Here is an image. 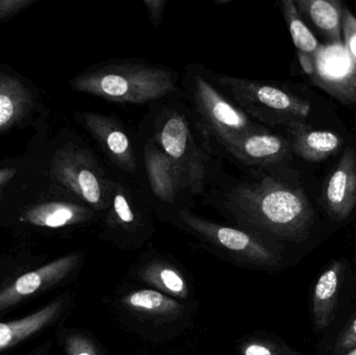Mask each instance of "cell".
I'll return each mask as SVG.
<instances>
[{"mask_svg":"<svg viewBox=\"0 0 356 355\" xmlns=\"http://www.w3.org/2000/svg\"><path fill=\"white\" fill-rule=\"evenodd\" d=\"M276 168L247 170L238 179L216 181L203 196L241 229L301 243L311 233L315 214L305 194L278 179Z\"/></svg>","mask_w":356,"mask_h":355,"instance_id":"6da1fadb","label":"cell"},{"mask_svg":"<svg viewBox=\"0 0 356 355\" xmlns=\"http://www.w3.org/2000/svg\"><path fill=\"white\" fill-rule=\"evenodd\" d=\"M144 135L149 137L184 175L193 196H203L218 179L211 148L188 116L179 95L159 102L147 115Z\"/></svg>","mask_w":356,"mask_h":355,"instance_id":"7a4b0ae2","label":"cell"},{"mask_svg":"<svg viewBox=\"0 0 356 355\" xmlns=\"http://www.w3.org/2000/svg\"><path fill=\"white\" fill-rule=\"evenodd\" d=\"M73 85L83 93L119 104H159L180 93L172 69L143 60L104 63L79 75Z\"/></svg>","mask_w":356,"mask_h":355,"instance_id":"3957f363","label":"cell"},{"mask_svg":"<svg viewBox=\"0 0 356 355\" xmlns=\"http://www.w3.org/2000/svg\"><path fill=\"white\" fill-rule=\"evenodd\" d=\"M179 87L188 116L213 154H222L238 138L263 126L224 95L202 65H188Z\"/></svg>","mask_w":356,"mask_h":355,"instance_id":"277c9868","label":"cell"},{"mask_svg":"<svg viewBox=\"0 0 356 355\" xmlns=\"http://www.w3.org/2000/svg\"><path fill=\"white\" fill-rule=\"evenodd\" d=\"M209 75L232 104L263 126L291 129L305 124L311 114L309 101L280 85L211 71Z\"/></svg>","mask_w":356,"mask_h":355,"instance_id":"5b68a950","label":"cell"},{"mask_svg":"<svg viewBox=\"0 0 356 355\" xmlns=\"http://www.w3.org/2000/svg\"><path fill=\"white\" fill-rule=\"evenodd\" d=\"M138 144V185L149 204L175 208L177 215L178 204L193 196L184 175L149 137L142 133Z\"/></svg>","mask_w":356,"mask_h":355,"instance_id":"8992f818","label":"cell"},{"mask_svg":"<svg viewBox=\"0 0 356 355\" xmlns=\"http://www.w3.org/2000/svg\"><path fill=\"white\" fill-rule=\"evenodd\" d=\"M56 172L60 183L92 210L106 212L113 174L106 172L89 149L71 145L63 150Z\"/></svg>","mask_w":356,"mask_h":355,"instance_id":"52a82bcc","label":"cell"},{"mask_svg":"<svg viewBox=\"0 0 356 355\" xmlns=\"http://www.w3.org/2000/svg\"><path fill=\"white\" fill-rule=\"evenodd\" d=\"M178 220L188 231L205 241L238 258L259 266H276L280 258L267 244L252 231L219 224L186 210L177 213Z\"/></svg>","mask_w":356,"mask_h":355,"instance_id":"ba28073f","label":"cell"},{"mask_svg":"<svg viewBox=\"0 0 356 355\" xmlns=\"http://www.w3.org/2000/svg\"><path fill=\"white\" fill-rule=\"evenodd\" d=\"M81 121L118 174L138 181L137 150L124 123L113 115L85 113Z\"/></svg>","mask_w":356,"mask_h":355,"instance_id":"9c48e42d","label":"cell"},{"mask_svg":"<svg viewBox=\"0 0 356 355\" xmlns=\"http://www.w3.org/2000/svg\"><path fill=\"white\" fill-rule=\"evenodd\" d=\"M149 202L137 181L123 175L113 174L110 199L106 208L108 231L124 235H138L149 224Z\"/></svg>","mask_w":356,"mask_h":355,"instance_id":"30bf717a","label":"cell"},{"mask_svg":"<svg viewBox=\"0 0 356 355\" xmlns=\"http://www.w3.org/2000/svg\"><path fill=\"white\" fill-rule=\"evenodd\" d=\"M292 154L288 138L277 135L266 126L242 135L222 152L247 170L284 166Z\"/></svg>","mask_w":356,"mask_h":355,"instance_id":"8fae6325","label":"cell"},{"mask_svg":"<svg viewBox=\"0 0 356 355\" xmlns=\"http://www.w3.org/2000/svg\"><path fill=\"white\" fill-rule=\"evenodd\" d=\"M322 204L336 221L348 219L356 208V152L346 148L322 190Z\"/></svg>","mask_w":356,"mask_h":355,"instance_id":"7c38bea8","label":"cell"},{"mask_svg":"<svg viewBox=\"0 0 356 355\" xmlns=\"http://www.w3.org/2000/svg\"><path fill=\"white\" fill-rule=\"evenodd\" d=\"M77 261L79 256L74 254L65 256L19 277L12 286L0 293V310L12 306L26 296L35 294L44 286L46 287L64 279L74 268Z\"/></svg>","mask_w":356,"mask_h":355,"instance_id":"4fadbf2b","label":"cell"},{"mask_svg":"<svg viewBox=\"0 0 356 355\" xmlns=\"http://www.w3.org/2000/svg\"><path fill=\"white\" fill-rule=\"evenodd\" d=\"M292 152L307 162H322L340 151L344 139L334 131L312 129L305 124L286 129Z\"/></svg>","mask_w":356,"mask_h":355,"instance_id":"5bb4252c","label":"cell"},{"mask_svg":"<svg viewBox=\"0 0 356 355\" xmlns=\"http://www.w3.org/2000/svg\"><path fill=\"white\" fill-rule=\"evenodd\" d=\"M343 279L344 265L340 261H334L322 272L316 283L312 308L314 323L319 331H325L334 320Z\"/></svg>","mask_w":356,"mask_h":355,"instance_id":"9a60e30c","label":"cell"},{"mask_svg":"<svg viewBox=\"0 0 356 355\" xmlns=\"http://www.w3.org/2000/svg\"><path fill=\"white\" fill-rule=\"evenodd\" d=\"M301 17L309 19L332 46L342 41V8L339 0H294Z\"/></svg>","mask_w":356,"mask_h":355,"instance_id":"2e32d148","label":"cell"},{"mask_svg":"<svg viewBox=\"0 0 356 355\" xmlns=\"http://www.w3.org/2000/svg\"><path fill=\"white\" fill-rule=\"evenodd\" d=\"M121 304L134 313L152 317H177L181 314V304L170 296L156 290H138L127 294Z\"/></svg>","mask_w":356,"mask_h":355,"instance_id":"e0dca14e","label":"cell"},{"mask_svg":"<svg viewBox=\"0 0 356 355\" xmlns=\"http://www.w3.org/2000/svg\"><path fill=\"white\" fill-rule=\"evenodd\" d=\"M60 306L56 302L20 320L0 323V352L41 331L58 314Z\"/></svg>","mask_w":356,"mask_h":355,"instance_id":"ac0fdd59","label":"cell"},{"mask_svg":"<svg viewBox=\"0 0 356 355\" xmlns=\"http://www.w3.org/2000/svg\"><path fill=\"white\" fill-rule=\"evenodd\" d=\"M94 210L89 206H81L75 204H48L41 210H35L29 215V220L35 224L50 229L67 226L86 222L93 216Z\"/></svg>","mask_w":356,"mask_h":355,"instance_id":"d6986e66","label":"cell"},{"mask_svg":"<svg viewBox=\"0 0 356 355\" xmlns=\"http://www.w3.org/2000/svg\"><path fill=\"white\" fill-rule=\"evenodd\" d=\"M144 281L166 294L177 298H186L188 287L186 279L175 267L166 263H152L141 273Z\"/></svg>","mask_w":356,"mask_h":355,"instance_id":"ffe728a7","label":"cell"},{"mask_svg":"<svg viewBox=\"0 0 356 355\" xmlns=\"http://www.w3.org/2000/svg\"><path fill=\"white\" fill-rule=\"evenodd\" d=\"M280 6L297 51L315 56L320 48L319 42L299 14L294 0H282Z\"/></svg>","mask_w":356,"mask_h":355,"instance_id":"44dd1931","label":"cell"},{"mask_svg":"<svg viewBox=\"0 0 356 355\" xmlns=\"http://www.w3.org/2000/svg\"><path fill=\"white\" fill-rule=\"evenodd\" d=\"M16 83L0 79V129L12 122L22 110L24 93Z\"/></svg>","mask_w":356,"mask_h":355,"instance_id":"7402d4cb","label":"cell"},{"mask_svg":"<svg viewBox=\"0 0 356 355\" xmlns=\"http://www.w3.org/2000/svg\"><path fill=\"white\" fill-rule=\"evenodd\" d=\"M342 41L349 60L356 69V17L347 6L342 8Z\"/></svg>","mask_w":356,"mask_h":355,"instance_id":"603a6c76","label":"cell"},{"mask_svg":"<svg viewBox=\"0 0 356 355\" xmlns=\"http://www.w3.org/2000/svg\"><path fill=\"white\" fill-rule=\"evenodd\" d=\"M356 347V315L347 323L344 331L337 340L334 355H345Z\"/></svg>","mask_w":356,"mask_h":355,"instance_id":"cb8c5ba5","label":"cell"},{"mask_svg":"<svg viewBox=\"0 0 356 355\" xmlns=\"http://www.w3.org/2000/svg\"><path fill=\"white\" fill-rule=\"evenodd\" d=\"M243 355H298L288 347L270 343H250L243 350Z\"/></svg>","mask_w":356,"mask_h":355,"instance_id":"d4e9b609","label":"cell"},{"mask_svg":"<svg viewBox=\"0 0 356 355\" xmlns=\"http://www.w3.org/2000/svg\"><path fill=\"white\" fill-rule=\"evenodd\" d=\"M68 355H98L95 345L83 336H72L67 341Z\"/></svg>","mask_w":356,"mask_h":355,"instance_id":"484cf974","label":"cell"},{"mask_svg":"<svg viewBox=\"0 0 356 355\" xmlns=\"http://www.w3.org/2000/svg\"><path fill=\"white\" fill-rule=\"evenodd\" d=\"M144 6L147 10L150 22L154 26L158 27L162 22L166 10V0H144Z\"/></svg>","mask_w":356,"mask_h":355,"instance_id":"4316f807","label":"cell"},{"mask_svg":"<svg viewBox=\"0 0 356 355\" xmlns=\"http://www.w3.org/2000/svg\"><path fill=\"white\" fill-rule=\"evenodd\" d=\"M297 56H298L299 64H300L303 72L309 79H312L314 74H315V58H314V56H309V54L298 51H297Z\"/></svg>","mask_w":356,"mask_h":355,"instance_id":"83f0119b","label":"cell"},{"mask_svg":"<svg viewBox=\"0 0 356 355\" xmlns=\"http://www.w3.org/2000/svg\"><path fill=\"white\" fill-rule=\"evenodd\" d=\"M345 355H356V347L355 348V349L350 350V352H347V354Z\"/></svg>","mask_w":356,"mask_h":355,"instance_id":"f1b7e54d","label":"cell"}]
</instances>
